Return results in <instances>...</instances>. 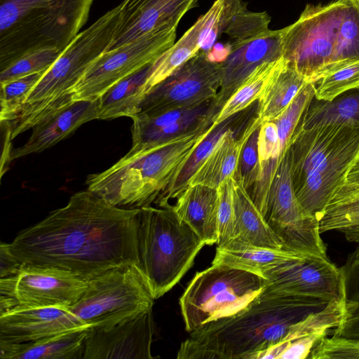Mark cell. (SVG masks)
<instances>
[{
    "label": "cell",
    "mask_w": 359,
    "mask_h": 359,
    "mask_svg": "<svg viewBox=\"0 0 359 359\" xmlns=\"http://www.w3.org/2000/svg\"><path fill=\"white\" fill-rule=\"evenodd\" d=\"M140 209L113 206L88 191L22 230L8 243L22 265L72 272L89 280L111 268L138 265Z\"/></svg>",
    "instance_id": "1"
},
{
    "label": "cell",
    "mask_w": 359,
    "mask_h": 359,
    "mask_svg": "<svg viewBox=\"0 0 359 359\" xmlns=\"http://www.w3.org/2000/svg\"><path fill=\"white\" fill-rule=\"evenodd\" d=\"M327 304L316 298L261 294L243 311L189 332L177 358L253 359L257 353L283 340L292 325Z\"/></svg>",
    "instance_id": "2"
},
{
    "label": "cell",
    "mask_w": 359,
    "mask_h": 359,
    "mask_svg": "<svg viewBox=\"0 0 359 359\" xmlns=\"http://www.w3.org/2000/svg\"><path fill=\"white\" fill-rule=\"evenodd\" d=\"M288 150L297 199L319 222L332 196L359 161V121L307 128L299 124Z\"/></svg>",
    "instance_id": "3"
},
{
    "label": "cell",
    "mask_w": 359,
    "mask_h": 359,
    "mask_svg": "<svg viewBox=\"0 0 359 359\" xmlns=\"http://www.w3.org/2000/svg\"><path fill=\"white\" fill-rule=\"evenodd\" d=\"M122 4L80 32L33 87L17 118L8 124L11 139L74 102L72 89L109 49L121 18Z\"/></svg>",
    "instance_id": "4"
},
{
    "label": "cell",
    "mask_w": 359,
    "mask_h": 359,
    "mask_svg": "<svg viewBox=\"0 0 359 359\" xmlns=\"http://www.w3.org/2000/svg\"><path fill=\"white\" fill-rule=\"evenodd\" d=\"M95 0H0V71L36 50L62 52L86 24Z\"/></svg>",
    "instance_id": "5"
},
{
    "label": "cell",
    "mask_w": 359,
    "mask_h": 359,
    "mask_svg": "<svg viewBox=\"0 0 359 359\" xmlns=\"http://www.w3.org/2000/svg\"><path fill=\"white\" fill-rule=\"evenodd\" d=\"M137 242V266L155 299L181 280L205 245L170 205L140 208Z\"/></svg>",
    "instance_id": "6"
},
{
    "label": "cell",
    "mask_w": 359,
    "mask_h": 359,
    "mask_svg": "<svg viewBox=\"0 0 359 359\" xmlns=\"http://www.w3.org/2000/svg\"><path fill=\"white\" fill-rule=\"evenodd\" d=\"M265 285L258 275L225 265L197 272L179 300L185 330L189 333L243 311L259 298Z\"/></svg>",
    "instance_id": "7"
},
{
    "label": "cell",
    "mask_w": 359,
    "mask_h": 359,
    "mask_svg": "<svg viewBox=\"0 0 359 359\" xmlns=\"http://www.w3.org/2000/svg\"><path fill=\"white\" fill-rule=\"evenodd\" d=\"M151 287L135 264L111 268L89 280L68 309L88 327L107 328L152 309Z\"/></svg>",
    "instance_id": "8"
},
{
    "label": "cell",
    "mask_w": 359,
    "mask_h": 359,
    "mask_svg": "<svg viewBox=\"0 0 359 359\" xmlns=\"http://www.w3.org/2000/svg\"><path fill=\"white\" fill-rule=\"evenodd\" d=\"M343 4H307L297 21L281 29L283 59L309 82L330 72Z\"/></svg>",
    "instance_id": "9"
},
{
    "label": "cell",
    "mask_w": 359,
    "mask_h": 359,
    "mask_svg": "<svg viewBox=\"0 0 359 359\" xmlns=\"http://www.w3.org/2000/svg\"><path fill=\"white\" fill-rule=\"evenodd\" d=\"M264 217L282 241L283 250L327 258L319 222L304 211L295 196L288 149L273 177Z\"/></svg>",
    "instance_id": "10"
},
{
    "label": "cell",
    "mask_w": 359,
    "mask_h": 359,
    "mask_svg": "<svg viewBox=\"0 0 359 359\" xmlns=\"http://www.w3.org/2000/svg\"><path fill=\"white\" fill-rule=\"evenodd\" d=\"M89 280L72 272L22 265L15 274L0 278V314L15 308L74 305Z\"/></svg>",
    "instance_id": "11"
},
{
    "label": "cell",
    "mask_w": 359,
    "mask_h": 359,
    "mask_svg": "<svg viewBox=\"0 0 359 359\" xmlns=\"http://www.w3.org/2000/svg\"><path fill=\"white\" fill-rule=\"evenodd\" d=\"M222 79V64L210 62L201 50L144 96L139 114L200 105L217 96Z\"/></svg>",
    "instance_id": "12"
},
{
    "label": "cell",
    "mask_w": 359,
    "mask_h": 359,
    "mask_svg": "<svg viewBox=\"0 0 359 359\" xmlns=\"http://www.w3.org/2000/svg\"><path fill=\"white\" fill-rule=\"evenodd\" d=\"M172 46L159 36L147 34L106 53L72 89L73 100H97L118 81L152 65Z\"/></svg>",
    "instance_id": "13"
},
{
    "label": "cell",
    "mask_w": 359,
    "mask_h": 359,
    "mask_svg": "<svg viewBox=\"0 0 359 359\" xmlns=\"http://www.w3.org/2000/svg\"><path fill=\"white\" fill-rule=\"evenodd\" d=\"M262 294L339 299L340 270L330 259L310 256L294 259L266 274Z\"/></svg>",
    "instance_id": "14"
},
{
    "label": "cell",
    "mask_w": 359,
    "mask_h": 359,
    "mask_svg": "<svg viewBox=\"0 0 359 359\" xmlns=\"http://www.w3.org/2000/svg\"><path fill=\"white\" fill-rule=\"evenodd\" d=\"M199 1L123 0L121 22L107 52L147 34L159 36L174 44L180 21Z\"/></svg>",
    "instance_id": "15"
},
{
    "label": "cell",
    "mask_w": 359,
    "mask_h": 359,
    "mask_svg": "<svg viewBox=\"0 0 359 359\" xmlns=\"http://www.w3.org/2000/svg\"><path fill=\"white\" fill-rule=\"evenodd\" d=\"M152 309L107 328L88 327L83 359H153Z\"/></svg>",
    "instance_id": "16"
},
{
    "label": "cell",
    "mask_w": 359,
    "mask_h": 359,
    "mask_svg": "<svg viewBox=\"0 0 359 359\" xmlns=\"http://www.w3.org/2000/svg\"><path fill=\"white\" fill-rule=\"evenodd\" d=\"M230 43L231 51L221 63L222 79L215 97L217 105L221 109L256 67L283 57L281 29H269L252 38Z\"/></svg>",
    "instance_id": "17"
},
{
    "label": "cell",
    "mask_w": 359,
    "mask_h": 359,
    "mask_svg": "<svg viewBox=\"0 0 359 359\" xmlns=\"http://www.w3.org/2000/svg\"><path fill=\"white\" fill-rule=\"evenodd\" d=\"M86 327L67 308H15L0 314V341H34Z\"/></svg>",
    "instance_id": "18"
},
{
    "label": "cell",
    "mask_w": 359,
    "mask_h": 359,
    "mask_svg": "<svg viewBox=\"0 0 359 359\" xmlns=\"http://www.w3.org/2000/svg\"><path fill=\"white\" fill-rule=\"evenodd\" d=\"M97 100H77L48 115L32 129L28 140L13 149L11 160L41 152L67 138L81 125L97 119Z\"/></svg>",
    "instance_id": "19"
},
{
    "label": "cell",
    "mask_w": 359,
    "mask_h": 359,
    "mask_svg": "<svg viewBox=\"0 0 359 359\" xmlns=\"http://www.w3.org/2000/svg\"><path fill=\"white\" fill-rule=\"evenodd\" d=\"M261 124L257 116H252L247 123L229 128L189 179L187 187L203 184L217 189L225 179L233 177L243 148Z\"/></svg>",
    "instance_id": "20"
},
{
    "label": "cell",
    "mask_w": 359,
    "mask_h": 359,
    "mask_svg": "<svg viewBox=\"0 0 359 359\" xmlns=\"http://www.w3.org/2000/svg\"><path fill=\"white\" fill-rule=\"evenodd\" d=\"M224 0H216L210 8L163 53L149 67L143 85L144 96L157 84L169 77L179 67L197 55L209 30L219 22Z\"/></svg>",
    "instance_id": "21"
},
{
    "label": "cell",
    "mask_w": 359,
    "mask_h": 359,
    "mask_svg": "<svg viewBox=\"0 0 359 359\" xmlns=\"http://www.w3.org/2000/svg\"><path fill=\"white\" fill-rule=\"evenodd\" d=\"M172 205L177 216L187 224L205 245L218 241L217 189L203 184L187 187Z\"/></svg>",
    "instance_id": "22"
},
{
    "label": "cell",
    "mask_w": 359,
    "mask_h": 359,
    "mask_svg": "<svg viewBox=\"0 0 359 359\" xmlns=\"http://www.w3.org/2000/svg\"><path fill=\"white\" fill-rule=\"evenodd\" d=\"M307 256L284 250L258 247L238 238L217 246L212 264L246 271L264 278L271 271Z\"/></svg>",
    "instance_id": "23"
},
{
    "label": "cell",
    "mask_w": 359,
    "mask_h": 359,
    "mask_svg": "<svg viewBox=\"0 0 359 359\" xmlns=\"http://www.w3.org/2000/svg\"><path fill=\"white\" fill-rule=\"evenodd\" d=\"M88 327L25 343L0 341L1 359H83Z\"/></svg>",
    "instance_id": "24"
},
{
    "label": "cell",
    "mask_w": 359,
    "mask_h": 359,
    "mask_svg": "<svg viewBox=\"0 0 359 359\" xmlns=\"http://www.w3.org/2000/svg\"><path fill=\"white\" fill-rule=\"evenodd\" d=\"M233 177L234 226L232 238L258 247L283 249L282 241L256 207L241 180Z\"/></svg>",
    "instance_id": "25"
},
{
    "label": "cell",
    "mask_w": 359,
    "mask_h": 359,
    "mask_svg": "<svg viewBox=\"0 0 359 359\" xmlns=\"http://www.w3.org/2000/svg\"><path fill=\"white\" fill-rule=\"evenodd\" d=\"M320 233L337 231L359 243V182H345L334 193L319 219Z\"/></svg>",
    "instance_id": "26"
},
{
    "label": "cell",
    "mask_w": 359,
    "mask_h": 359,
    "mask_svg": "<svg viewBox=\"0 0 359 359\" xmlns=\"http://www.w3.org/2000/svg\"><path fill=\"white\" fill-rule=\"evenodd\" d=\"M308 83L283 57L257 100L256 115L261 123L279 117Z\"/></svg>",
    "instance_id": "27"
},
{
    "label": "cell",
    "mask_w": 359,
    "mask_h": 359,
    "mask_svg": "<svg viewBox=\"0 0 359 359\" xmlns=\"http://www.w3.org/2000/svg\"><path fill=\"white\" fill-rule=\"evenodd\" d=\"M339 301L341 315L332 336L359 339V246L351 252L339 268Z\"/></svg>",
    "instance_id": "28"
},
{
    "label": "cell",
    "mask_w": 359,
    "mask_h": 359,
    "mask_svg": "<svg viewBox=\"0 0 359 359\" xmlns=\"http://www.w3.org/2000/svg\"><path fill=\"white\" fill-rule=\"evenodd\" d=\"M150 66L118 81L97 99V119L109 120L121 116L132 118L140 113L144 97L143 85Z\"/></svg>",
    "instance_id": "29"
},
{
    "label": "cell",
    "mask_w": 359,
    "mask_h": 359,
    "mask_svg": "<svg viewBox=\"0 0 359 359\" xmlns=\"http://www.w3.org/2000/svg\"><path fill=\"white\" fill-rule=\"evenodd\" d=\"M254 104L250 109L233 115L219 124L213 126L203 141L197 146L176 177L170 182L161 194L157 206L163 208L169 205V200L177 198L187 188L188 181L211 152L222 136L231 128L244 123L250 116Z\"/></svg>",
    "instance_id": "30"
},
{
    "label": "cell",
    "mask_w": 359,
    "mask_h": 359,
    "mask_svg": "<svg viewBox=\"0 0 359 359\" xmlns=\"http://www.w3.org/2000/svg\"><path fill=\"white\" fill-rule=\"evenodd\" d=\"M219 111L220 109L216 107L164 127L131 133L132 146L127 154L143 152L177 138L206 130L214 123L213 118Z\"/></svg>",
    "instance_id": "31"
},
{
    "label": "cell",
    "mask_w": 359,
    "mask_h": 359,
    "mask_svg": "<svg viewBox=\"0 0 359 359\" xmlns=\"http://www.w3.org/2000/svg\"><path fill=\"white\" fill-rule=\"evenodd\" d=\"M270 20L266 12H251L241 0H224L219 35L226 34L231 42L252 38L269 29Z\"/></svg>",
    "instance_id": "32"
},
{
    "label": "cell",
    "mask_w": 359,
    "mask_h": 359,
    "mask_svg": "<svg viewBox=\"0 0 359 359\" xmlns=\"http://www.w3.org/2000/svg\"><path fill=\"white\" fill-rule=\"evenodd\" d=\"M282 59L283 57L277 60L264 62L256 67L226 101L214 117L213 123L219 124L258 100Z\"/></svg>",
    "instance_id": "33"
},
{
    "label": "cell",
    "mask_w": 359,
    "mask_h": 359,
    "mask_svg": "<svg viewBox=\"0 0 359 359\" xmlns=\"http://www.w3.org/2000/svg\"><path fill=\"white\" fill-rule=\"evenodd\" d=\"M358 61H359V0H344L333 60L328 74Z\"/></svg>",
    "instance_id": "34"
},
{
    "label": "cell",
    "mask_w": 359,
    "mask_h": 359,
    "mask_svg": "<svg viewBox=\"0 0 359 359\" xmlns=\"http://www.w3.org/2000/svg\"><path fill=\"white\" fill-rule=\"evenodd\" d=\"M348 120L359 121V88L344 93L330 102L313 98L299 125L307 128Z\"/></svg>",
    "instance_id": "35"
},
{
    "label": "cell",
    "mask_w": 359,
    "mask_h": 359,
    "mask_svg": "<svg viewBox=\"0 0 359 359\" xmlns=\"http://www.w3.org/2000/svg\"><path fill=\"white\" fill-rule=\"evenodd\" d=\"M341 315L339 299L328 302L321 309L313 311L292 325L283 340L312 337L318 342L329 331L337 326Z\"/></svg>",
    "instance_id": "36"
},
{
    "label": "cell",
    "mask_w": 359,
    "mask_h": 359,
    "mask_svg": "<svg viewBox=\"0 0 359 359\" xmlns=\"http://www.w3.org/2000/svg\"><path fill=\"white\" fill-rule=\"evenodd\" d=\"M46 70L0 83L1 125L11 124L17 118L28 94Z\"/></svg>",
    "instance_id": "37"
},
{
    "label": "cell",
    "mask_w": 359,
    "mask_h": 359,
    "mask_svg": "<svg viewBox=\"0 0 359 359\" xmlns=\"http://www.w3.org/2000/svg\"><path fill=\"white\" fill-rule=\"evenodd\" d=\"M313 85L314 98L325 102L359 88V61L325 75Z\"/></svg>",
    "instance_id": "38"
},
{
    "label": "cell",
    "mask_w": 359,
    "mask_h": 359,
    "mask_svg": "<svg viewBox=\"0 0 359 359\" xmlns=\"http://www.w3.org/2000/svg\"><path fill=\"white\" fill-rule=\"evenodd\" d=\"M61 53L56 48H47L25 55L0 71V83L46 70Z\"/></svg>",
    "instance_id": "39"
},
{
    "label": "cell",
    "mask_w": 359,
    "mask_h": 359,
    "mask_svg": "<svg viewBox=\"0 0 359 359\" xmlns=\"http://www.w3.org/2000/svg\"><path fill=\"white\" fill-rule=\"evenodd\" d=\"M218 193L217 246L229 242L233 235L234 201L233 177L225 179L217 188Z\"/></svg>",
    "instance_id": "40"
},
{
    "label": "cell",
    "mask_w": 359,
    "mask_h": 359,
    "mask_svg": "<svg viewBox=\"0 0 359 359\" xmlns=\"http://www.w3.org/2000/svg\"><path fill=\"white\" fill-rule=\"evenodd\" d=\"M259 129L255 130L247 140L233 175L241 180L248 192L257 182L260 175L257 145Z\"/></svg>",
    "instance_id": "41"
},
{
    "label": "cell",
    "mask_w": 359,
    "mask_h": 359,
    "mask_svg": "<svg viewBox=\"0 0 359 359\" xmlns=\"http://www.w3.org/2000/svg\"><path fill=\"white\" fill-rule=\"evenodd\" d=\"M312 359H359V339H350L337 337H323L313 348Z\"/></svg>",
    "instance_id": "42"
},
{
    "label": "cell",
    "mask_w": 359,
    "mask_h": 359,
    "mask_svg": "<svg viewBox=\"0 0 359 359\" xmlns=\"http://www.w3.org/2000/svg\"><path fill=\"white\" fill-rule=\"evenodd\" d=\"M22 264L11 252L8 243L1 242L0 245V278L17 273Z\"/></svg>",
    "instance_id": "43"
},
{
    "label": "cell",
    "mask_w": 359,
    "mask_h": 359,
    "mask_svg": "<svg viewBox=\"0 0 359 359\" xmlns=\"http://www.w3.org/2000/svg\"><path fill=\"white\" fill-rule=\"evenodd\" d=\"M231 51V44L230 42L224 45L217 43L205 53L206 58L212 62L222 63L225 61Z\"/></svg>",
    "instance_id": "44"
},
{
    "label": "cell",
    "mask_w": 359,
    "mask_h": 359,
    "mask_svg": "<svg viewBox=\"0 0 359 359\" xmlns=\"http://www.w3.org/2000/svg\"><path fill=\"white\" fill-rule=\"evenodd\" d=\"M346 182H359V161L350 171Z\"/></svg>",
    "instance_id": "45"
},
{
    "label": "cell",
    "mask_w": 359,
    "mask_h": 359,
    "mask_svg": "<svg viewBox=\"0 0 359 359\" xmlns=\"http://www.w3.org/2000/svg\"><path fill=\"white\" fill-rule=\"evenodd\" d=\"M358 121V120H357Z\"/></svg>",
    "instance_id": "46"
}]
</instances>
